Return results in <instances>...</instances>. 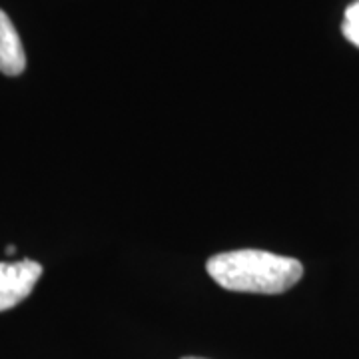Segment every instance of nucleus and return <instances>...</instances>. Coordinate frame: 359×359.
<instances>
[{
  "label": "nucleus",
  "mask_w": 359,
  "mask_h": 359,
  "mask_svg": "<svg viewBox=\"0 0 359 359\" xmlns=\"http://www.w3.org/2000/svg\"><path fill=\"white\" fill-rule=\"evenodd\" d=\"M26 68L25 46L8 14L0 11V72L6 76H18Z\"/></svg>",
  "instance_id": "nucleus-3"
},
{
  "label": "nucleus",
  "mask_w": 359,
  "mask_h": 359,
  "mask_svg": "<svg viewBox=\"0 0 359 359\" xmlns=\"http://www.w3.org/2000/svg\"><path fill=\"white\" fill-rule=\"evenodd\" d=\"M13 254H16V248H14V245H8V248H6V256H13Z\"/></svg>",
  "instance_id": "nucleus-5"
},
{
  "label": "nucleus",
  "mask_w": 359,
  "mask_h": 359,
  "mask_svg": "<svg viewBox=\"0 0 359 359\" xmlns=\"http://www.w3.org/2000/svg\"><path fill=\"white\" fill-rule=\"evenodd\" d=\"M182 359H204V358H182Z\"/></svg>",
  "instance_id": "nucleus-6"
},
{
  "label": "nucleus",
  "mask_w": 359,
  "mask_h": 359,
  "mask_svg": "<svg viewBox=\"0 0 359 359\" xmlns=\"http://www.w3.org/2000/svg\"><path fill=\"white\" fill-rule=\"evenodd\" d=\"M341 32L351 44H355L359 48V0L353 4H349L346 8V18L341 25Z\"/></svg>",
  "instance_id": "nucleus-4"
},
{
  "label": "nucleus",
  "mask_w": 359,
  "mask_h": 359,
  "mask_svg": "<svg viewBox=\"0 0 359 359\" xmlns=\"http://www.w3.org/2000/svg\"><path fill=\"white\" fill-rule=\"evenodd\" d=\"M205 269L224 290L244 294H283L304 276V266L295 257L264 250L224 252L210 257Z\"/></svg>",
  "instance_id": "nucleus-1"
},
{
  "label": "nucleus",
  "mask_w": 359,
  "mask_h": 359,
  "mask_svg": "<svg viewBox=\"0 0 359 359\" xmlns=\"http://www.w3.org/2000/svg\"><path fill=\"white\" fill-rule=\"evenodd\" d=\"M42 276V266L32 259L0 262V311L18 306L32 294Z\"/></svg>",
  "instance_id": "nucleus-2"
}]
</instances>
